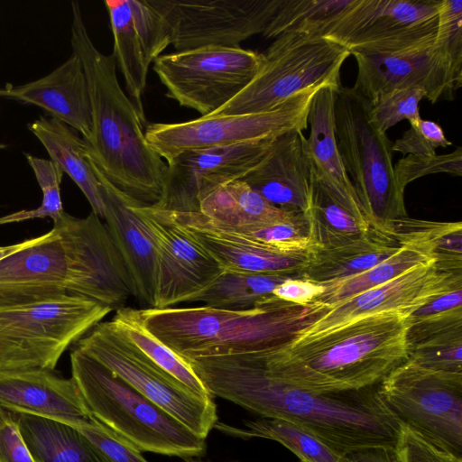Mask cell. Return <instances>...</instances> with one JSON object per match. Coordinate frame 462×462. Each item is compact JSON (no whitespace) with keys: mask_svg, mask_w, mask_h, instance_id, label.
I'll return each instance as SVG.
<instances>
[{"mask_svg":"<svg viewBox=\"0 0 462 462\" xmlns=\"http://www.w3.org/2000/svg\"><path fill=\"white\" fill-rule=\"evenodd\" d=\"M188 362L212 396L263 418L292 422L341 455L395 447L402 424L380 399L378 384L341 393L306 391L273 376L254 352Z\"/></svg>","mask_w":462,"mask_h":462,"instance_id":"obj_1","label":"cell"},{"mask_svg":"<svg viewBox=\"0 0 462 462\" xmlns=\"http://www.w3.org/2000/svg\"><path fill=\"white\" fill-rule=\"evenodd\" d=\"M70 5V45L81 60L91 104L88 154L116 188L143 205L156 207L162 199L167 163L146 141L145 116L122 89L115 57L95 46L79 2Z\"/></svg>","mask_w":462,"mask_h":462,"instance_id":"obj_2","label":"cell"},{"mask_svg":"<svg viewBox=\"0 0 462 462\" xmlns=\"http://www.w3.org/2000/svg\"><path fill=\"white\" fill-rule=\"evenodd\" d=\"M409 316L374 314L254 354L269 374L300 389L317 393L358 391L377 385L408 359Z\"/></svg>","mask_w":462,"mask_h":462,"instance_id":"obj_3","label":"cell"},{"mask_svg":"<svg viewBox=\"0 0 462 462\" xmlns=\"http://www.w3.org/2000/svg\"><path fill=\"white\" fill-rule=\"evenodd\" d=\"M272 296L236 310L208 306L132 309L142 325L186 360L268 350L291 343L326 311Z\"/></svg>","mask_w":462,"mask_h":462,"instance_id":"obj_4","label":"cell"},{"mask_svg":"<svg viewBox=\"0 0 462 462\" xmlns=\"http://www.w3.org/2000/svg\"><path fill=\"white\" fill-rule=\"evenodd\" d=\"M71 374L91 415L141 452L202 457L206 439L148 400L126 382L74 347Z\"/></svg>","mask_w":462,"mask_h":462,"instance_id":"obj_5","label":"cell"},{"mask_svg":"<svg viewBox=\"0 0 462 462\" xmlns=\"http://www.w3.org/2000/svg\"><path fill=\"white\" fill-rule=\"evenodd\" d=\"M369 100L340 86L335 100L336 135L344 168L362 208L377 228L393 229L407 216L397 182L392 142L369 119Z\"/></svg>","mask_w":462,"mask_h":462,"instance_id":"obj_6","label":"cell"},{"mask_svg":"<svg viewBox=\"0 0 462 462\" xmlns=\"http://www.w3.org/2000/svg\"><path fill=\"white\" fill-rule=\"evenodd\" d=\"M112 310L72 294L0 307V370H54L68 347Z\"/></svg>","mask_w":462,"mask_h":462,"instance_id":"obj_7","label":"cell"},{"mask_svg":"<svg viewBox=\"0 0 462 462\" xmlns=\"http://www.w3.org/2000/svg\"><path fill=\"white\" fill-rule=\"evenodd\" d=\"M263 54V65L251 82L209 116L266 112L307 88L338 89L341 67L350 55L325 37L296 32L280 34Z\"/></svg>","mask_w":462,"mask_h":462,"instance_id":"obj_8","label":"cell"},{"mask_svg":"<svg viewBox=\"0 0 462 462\" xmlns=\"http://www.w3.org/2000/svg\"><path fill=\"white\" fill-rule=\"evenodd\" d=\"M377 393L402 425L462 458V374L407 359L378 383Z\"/></svg>","mask_w":462,"mask_h":462,"instance_id":"obj_9","label":"cell"},{"mask_svg":"<svg viewBox=\"0 0 462 462\" xmlns=\"http://www.w3.org/2000/svg\"><path fill=\"white\" fill-rule=\"evenodd\" d=\"M75 347L105 365L199 437L206 439L217 423V407L212 397L195 394L162 371L111 320L97 324Z\"/></svg>","mask_w":462,"mask_h":462,"instance_id":"obj_10","label":"cell"},{"mask_svg":"<svg viewBox=\"0 0 462 462\" xmlns=\"http://www.w3.org/2000/svg\"><path fill=\"white\" fill-rule=\"evenodd\" d=\"M263 62V53L242 47H204L162 54L152 69L167 97L206 116L244 89Z\"/></svg>","mask_w":462,"mask_h":462,"instance_id":"obj_11","label":"cell"},{"mask_svg":"<svg viewBox=\"0 0 462 462\" xmlns=\"http://www.w3.org/2000/svg\"><path fill=\"white\" fill-rule=\"evenodd\" d=\"M319 88L300 91L266 112L147 124L145 138L151 148L168 163L187 151L277 136L293 129L303 131L308 128L311 100Z\"/></svg>","mask_w":462,"mask_h":462,"instance_id":"obj_12","label":"cell"},{"mask_svg":"<svg viewBox=\"0 0 462 462\" xmlns=\"http://www.w3.org/2000/svg\"><path fill=\"white\" fill-rule=\"evenodd\" d=\"M441 0H355L324 36L354 53L393 51L433 40Z\"/></svg>","mask_w":462,"mask_h":462,"instance_id":"obj_13","label":"cell"},{"mask_svg":"<svg viewBox=\"0 0 462 462\" xmlns=\"http://www.w3.org/2000/svg\"><path fill=\"white\" fill-rule=\"evenodd\" d=\"M165 21L176 51L240 47L263 33L282 0H148Z\"/></svg>","mask_w":462,"mask_h":462,"instance_id":"obj_14","label":"cell"},{"mask_svg":"<svg viewBox=\"0 0 462 462\" xmlns=\"http://www.w3.org/2000/svg\"><path fill=\"white\" fill-rule=\"evenodd\" d=\"M156 254V291L153 308L165 309L190 301L223 272L216 259L171 215L168 209L133 199Z\"/></svg>","mask_w":462,"mask_h":462,"instance_id":"obj_15","label":"cell"},{"mask_svg":"<svg viewBox=\"0 0 462 462\" xmlns=\"http://www.w3.org/2000/svg\"><path fill=\"white\" fill-rule=\"evenodd\" d=\"M60 235L69 262V289L114 309L134 296L125 263L105 223L95 213L76 217L63 212L53 222Z\"/></svg>","mask_w":462,"mask_h":462,"instance_id":"obj_16","label":"cell"},{"mask_svg":"<svg viewBox=\"0 0 462 462\" xmlns=\"http://www.w3.org/2000/svg\"><path fill=\"white\" fill-rule=\"evenodd\" d=\"M462 288V272L442 269L436 261L416 265L391 281L330 306L291 343L323 335L366 316L399 312L411 315L422 305Z\"/></svg>","mask_w":462,"mask_h":462,"instance_id":"obj_17","label":"cell"},{"mask_svg":"<svg viewBox=\"0 0 462 462\" xmlns=\"http://www.w3.org/2000/svg\"><path fill=\"white\" fill-rule=\"evenodd\" d=\"M275 137L187 151L177 155L167 163L163 196L156 207L199 211L203 198L227 183L242 180L255 168L266 156Z\"/></svg>","mask_w":462,"mask_h":462,"instance_id":"obj_18","label":"cell"},{"mask_svg":"<svg viewBox=\"0 0 462 462\" xmlns=\"http://www.w3.org/2000/svg\"><path fill=\"white\" fill-rule=\"evenodd\" d=\"M352 55L357 63L353 88L370 102L392 90L411 88L423 89L434 104L453 100L461 87L435 39L389 52Z\"/></svg>","mask_w":462,"mask_h":462,"instance_id":"obj_19","label":"cell"},{"mask_svg":"<svg viewBox=\"0 0 462 462\" xmlns=\"http://www.w3.org/2000/svg\"><path fill=\"white\" fill-rule=\"evenodd\" d=\"M114 37L116 67L125 80L128 97L144 115L143 95L148 69L171 45L168 25L148 0H106Z\"/></svg>","mask_w":462,"mask_h":462,"instance_id":"obj_20","label":"cell"},{"mask_svg":"<svg viewBox=\"0 0 462 462\" xmlns=\"http://www.w3.org/2000/svg\"><path fill=\"white\" fill-rule=\"evenodd\" d=\"M63 240L53 226L36 244L0 261V307L70 294Z\"/></svg>","mask_w":462,"mask_h":462,"instance_id":"obj_21","label":"cell"},{"mask_svg":"<svg viewBox=\"0 0 462 462\" xmlns=\"http://www.w3.org/2000/svg\"><path fill=\"white\" fill-rule=\"evenodd\" d=\"M169 211L216 259L223 270L300 277L307 264L309 254L283 253L225 230L199 211Z\"/></svg>","mask_w":462,"mask_h":462,"instance_id":"obj_22","label":"cell"},{"mask_svg":"<svg viewBox=\"0 0 462 462\" xmlns=\"http://www.w3.org/2000/svg\"><path fill=\"white\" fill-rule=\"evenodd\" d=\"M242 180L273 205L305 213L311 198L312 164L303 131L276 136L266 156Z\"/></svg>","mask_w":462,"mask_h":462,"instance_id":"obj_23","label":"cell"},{"mask_svg":"<svg viewBox=\"0 0 462 462\" xmlns=\"http://www.w3.org/2000/svg\"><path fill=\"white\" fill-rule=\"evenodd\" d=\"M0 97L31 104L47 111L51 117L81 134L92 135V113L88 82L79 57L72 52L46 76L23 84H5Z\"/></svg>","mask_w":462,"mask_h":462,"instance_id":"obj_24","label":"cell"},{"mask_svg":"<svg viewBox=\"0 0 462 462\" xmlns=\"http://www.w3.org/2000/svg\"><path fill=\"white\" fill-rule=\"evenodd\" d=\"M0 406L63 422L91 417L73 378L45 368L0 370Z\"/></svg>","mask_w":462,"mask_h":462,"instance_id":"obj_25","label":"cell"},{"mask_svg":"<svg viewBox=\"0 0 462 462\" xmlns=\"http://www.w3.org/2000/svg\"><path fill=\"white\" fill-rule=\"evenodd\" d=\"M105 204L106 226L130 276L134 296L153 308L156 291V254L140 218L131 208L133 199L110 183L96 165Z\"/></svg>","mask_w":462,"mask_h":462,"instance_id":"obj_26","label":"cell"},{"mask_svg":"<svg viewBox=\"0 0 462 462\" xmlns=\"http://www.w3.org/2000/svg\"><path fill=\"white\" fill-rule=\"evenodd\" d=\"M447 225L408 217L397 220L395 226L402 244L395 254L362 273L323 284L324 292L314 301L330 306L385 283L416 265L436 261L434 244Z\"/></svg>","mask_w":462,"mask_h":462,"instance_id":"obj_27","label":"cell"},{"mask_svg":"<svg viewBox=\"0 0 462 462\" xmlns=\"http://www.w3.org/2000/svg\"><path fill=\"white\" fill-rule=\"evenodd\" d=\"M402 244L394 227L375 229L334 246L314 247L300 278L325 284L362 273L392 256Z\"/></svg>","mask_w":462,"mask_h":462,"instance_id":"obj_28","label":"cell"},{"mask_svg":"<svg viewBox=\"0 0 462 462\" xmlns=\"http://www.w3.org/2000/svg\"><path fill=\"white\" fill-rule=\"evenodd\" d=\"M304 214L314 247L337 245L382 229L371 223L361 205L343 196L313 168L310 203Z\"/></svg>","mask_w":462,"mask_h":462,"instance_id":"obj_29","label":"cell"},{"mask_svg":"<svg viewBox=\"0 0 462 462\" xmlns=\"http://www.w3.org/2000/svg\"><path fill=\"white\" fill-rule=\"evenodd\" d=\"M28 128L43 145L51 160L60 165L80 189L92 212L104 219L106 208L96 164L88 156L82 137L51 116H41Z\"/></svg>","mask_w":462,"mask_h":462,"instance_id":"obj_30","label":"cell"},{"mask_svg":"<svg viewBox=\"0 0 462 462\" xmlns=\"http://www.w3.org/2000/svg\"><path fill=\"white\" fill-rule=\"evenodd\" d=\"M338 89L325 86L314 94L308 116L310 132L306 138V148L312 168L346 199L361 205L344 168L337 146L335 100Z\"/></svg>","mask_w":462,"mask_h":462,"instance_id":"obj_31","label":"cell"},{"mask_svg":"<svg viewBox=\"0 0 462 462\" xmlns=\"http://www.w3.org/2000/svg\"><path fill=\"white\" fill-rule=\"evenodd\" d=\"M11 412L35 462H106L74 427L47 417Z\"/></svg>","mask_w":462,"mask_h":462,"instance_id":"obj_32","label":"cell"},{"mask_svg":"<svg viewBox=\"0 0 462 462\" xmlns=\"http://www.w3.org/2000/svg\"><path fill=\"white\" fill-rule=\"evenodd\" d=\"M199 211L215 223L229 227L276 223L298 212L273 205L243 180L227 183L207 195L201 199Z\"/></svg>","mask_w":462,"mask_h":462,"instance_id":"obj_33","label":"cell"},{"mask_svg":"<svg viewBox=\"0 0 462 462\" xmlns=\"http://www.w3.org/2000/svg\"><path fill=\"white\" fill-rule=\"evenodd\" d=\"M408 360L435 372L462 374V322L408 328Z\"/></svg>","mask_w":462,"mask_h":462,"instance_id":"obj_34","label":"cell"},{"mask_svg":"<svg viewBox=\"0 0 462 462\" xmlns=\"http://www.w3.org/2000/svg\"><path fill=\"white\" fill-rule=\"evenodd\" d=\"M291 277L298 276L223 270L190 301H201L205 306L217 309L248 310L272 297L274 289Z\"/></svg>","mask_w":462,"mask_h":462,"instance_id":"obj_35","label":"cell"},{"mask_svg":"<svg viewBox=\"0 0 462 462\" xmlns=\"http://www.w3.org/2000/svg\"><path fill=\"white\" fill-rule=\"evenodd\" d=\"M219 431L236 438H262L274 440L290 449L300 462H341L342 456L301 427L280 419L261 418L245 422V428L224 423L214 426Z\"/></svg>","mask_w":462,"mask_h":462,"instance_id":"obj_36","label":"cell"},{"mask_svg":"<svg viewBox=\"0 0 462 462\" xmlns=\"http://www.w3.org/2000/svg\"><path fill=\"white\" fill-rule=\"evenodd\" d=\"M117 330L152 363L195 394L212 397L189 363L152 336L134 315L132 308H121L111 319Z\"/></svg>","mask_w":462,"mask_h":462,"instance_id":"obj_37","label":"cell"},{"mask_svg":"<svg viewBox=\"0 0 462 462\" xmlns=\"http://www.w3.org/2000/svg\"><path fill=\"white\" fill-rule=\"evenodd\" d=\"M355 0H282L263 35L276 38L286 32L324 37Z\"/></svg>","mask_w":462,"mask_h":462,"instance_id":"obj_38","label":"cell"},{"mask_svg":"<svg viewBox=\"0 0 462 462\" xmlns=\"http://www.w3.org/2000/svg\"><path fill=\"white\" fill-rule=\"evenodd\" d=\"M211 222L220 228L283 253L310 254L314 247L309 222L302 212H296L283 221L260 226L229 227Z\"/></svg>","mask_w":462,"mask_h":462,"instance_id":"obj_39","label":"cell"},{"mask_svg":"<svg viewBox=\"0 0 462 462\" xmlns=\"http://www.w3.org/2000/svg\"><path fill=\"white\" fill-rule=\"evenodd\" d=\"M24 156L42 191V203L36 208L22 209L0 217V225L47 217L55 222L64 212L60 196L63 170L51 160L42 159L27 152H24Z\"/></svg>","mask_w":462,"mask_h":462,"instance_id":"obj_40","label":"cell"},{"mask_svg":"<svg viewBox=\"0 0 462 462\" xmlns=\"http://www.w3.org/2000/svg\"><path fill=\"white\" fill-rule=\"evenodd\" d=\"M426 98L421 88H400L392 90L369 101V119L383 133L406 119L410 124L418 121L420 102Z\"/></svg>","mask_w":462,"mask_h":462,"instance_id":"obj_41","label":"cell"},{"mask_svg":"<svg viewBox=\"0 0 462 462\" xmlns=\"http://www.w3.org/2000/svg\"><path fill=\"white\" fill-rule=\"evenodd\" d=\"M435 46L446 56L457 81L462 85L461 0H441Z\"/></svg>","mask_w":462,"mask_h":462,"instance_id":"obj_42","label":"cell"},{"mask_svg":"<svg viewBox=\"0 0 462 462\" xmlns=\"http://www.w3.org/2000/svg\"><path fill=\"white\" fill-rule=\"evenodd\" d=\"M65 423L78 430L95 447L106 462H148L141 451L92 415L88 420Z\"/></svg>","mask_w":462,"mask_h":462,"instance_id":"obj_43","label":"cell"},{"mask_svg":"<svg viewBox=\"0 0 462 462\" xmlns=\"http://www.w3.org/2000/svg\"><path fill=\"white\" fill-rule=\"evenodd\" d=\"M395 177L402 189L423 176L437 173L462 175V149L440 155H411L402 158L394 166Z\"/></svg>","mask_w":462,"mask_h":462,"instance_id":"obj_44","label":"cell"},{"mask_svg":"<svg viewBox=\"0 0 462 462\" xmlns=\"http://www.w3.org/2000/svg\"><path fill=\"white\" fill-rule=\"evenodd\" d=\"M437 123L420 118L410 124V128L392 145L393 152L411 155H434L439 147L451 145Z\"/></svg>","mask_w":462,"mask_h":462,"instance_id":"obj_45","label":"cell"},{"mask_svg":"<svg viewBox=\"0 0 462 462\" xmlns=\"http://www.w3.org/2000/svg\"><path fill=\"white\" fill-rule=\"evenodd\" d=\"M394 448L400 462H462L403 425Z\"/></svg>","mask_w":462,"mask_h":462,"instance_id":"obj_46","label":"cell"},{"mask_svg":"<svg viewBox=\"0 0 462 462\" xmlns=\"http://www.w3.org/2000/svg\"><path fill=\"white\" fill-rule=\"evenodd\" d=\"M0 462H35L13 413L0 406Z\"/></svg>","mask_w":462,"mask_h":462,"instance_id":"obj_47","label":"cell"},{"mask_svg":"<svg viewBox=\"0 0 462 462\" xmlns=\"http://www.w3.org/2000/svg\"><path fill=\"white\" fill-rule=\"evenodd\" d=\"M325 291V286L300 277H291L278 285L273 296L298 305H309Z\"/></svg>","mask_w":462,"mask_h":462,"instance_id":"obj_48","label":"cell"},{"mask_svg":"<svg viewBox=\"0 0 462 462\" xmlns=\"http://www.w3.org/2000/svg\"><path fill=\"white\" fill-rule=\"evenodd\" d=\"M461 308L462 288H458L436 297L416 310L409 317L412 319L423 318L446 313Z\"/></svg>","mask_w":462,"mask_h":462,"instance_id":"obj_49","label":"cell"},{"mask_svg":"<svg viewBox=\"0 0 462 462\" xmlns=\"http://www.w3.org/2000/svg\"><path fill=\"white\" fill-rule=\"evenodd\" d=\"M341 462H400L394 447H371L349 451Z\"/></svg>","mask_w":462,"mask_h":462,"instance_id":"obj_50","label":"cell"},{"mask_svg":"<svg viewBox=\"0 0 462 462\" xmlns=\"http://www.w3.org/2000/svg\"><path fill=\"white\" fill-rule=\"evenodd\" d=\"M42 235H41L37 237L26 239L24 241H22V242L14 244V245L0 246V261L8 257L9 255L14 254L17 251H20L23 248H26L28 246H31V245L36 244L37 242H39L42 239Z\"/></svg>","mask_w":462,"mask_h":462,"instance_id":"obj_51","label":"cell"},{"mask_svg":"<svg viewBox=\"0 0 462 462\" xmlns=\"http://www.w3.org/2000/svg\"><path fill=\"white\" fill-rule=\"evenodd\" d=\"M6 147H7V145H6V144H5V143H0V150H2V149H5Z\"/></svg>","mask_w":462,"mask_h":462,"instance_id":"obj_52","label":"cell"},{"mask_svg":"<svg viewBox=\"0 0 462 462\" xmlns=\"http://www.w3.org/2000/svg\"><path fill=\"white\" fill-rule=\"evenodd\" d=\"M192 462H196V461H192Z\"/></svg>","mask_w":462,"mask_h":462,"instance_id":"obj_53","label":"cell"}]
</instances>
